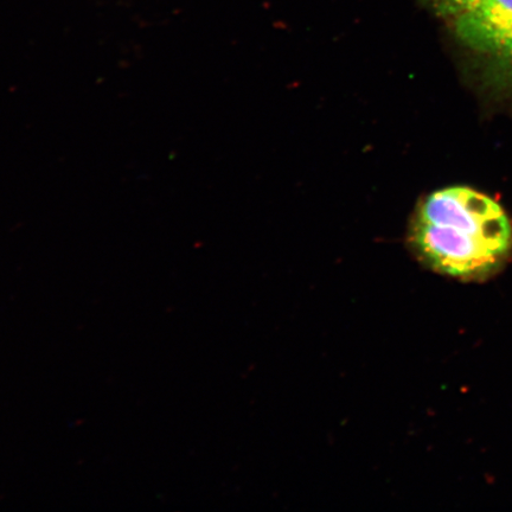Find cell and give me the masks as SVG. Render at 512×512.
Returning <instances> with one entry per match:
<instances>
[{
	"mask_svg": "<svg viewBox=\"0 0 512 512\" xmlns=\"http://www.w3.org/2000/svg\"><path fill=\"white\" fill-rule=\"evenodd\" d=\"M411 243L433 270L473 279L503 264L512 248V226L491 197L466 187L445 188L421 203Z\"/></svg>",
	"mask_w": 512,
	"mask_h": 512,
	"instance_id": "1",
	"label": "cell"
},
{
	"mask_svg": "<svg viewBox=\"0 0 512 512\" xmlns=\"http://www.w3.org/2000/svg\"><path fill=\"white\" fill-rule=\"evenodd\" d=\"M451 22L465 47L512 63V0H480Z\"/></svg>",
	"mask_w": 512,
	"mask_h": 512,
	"instance_id": "2",
	"label": "cell"
},
{
	"mask_svg": "<svg viewBox=\"0 0 512 512\" xmlns=\"http://www.w3.org/2000/svg\"><path fill=\"white\" fill-rule=\"evenodd\" d=\"M428 9L441 18L456 19L475 8L480 0H422Z\"/></svg>",
	"mask_w": 512,
	"mask_h": 512,
	"instance_id": "3",
	"label": "cell"
}]
</instances>
